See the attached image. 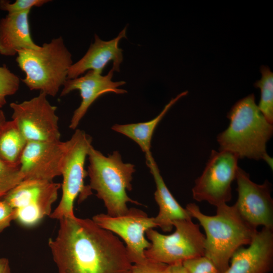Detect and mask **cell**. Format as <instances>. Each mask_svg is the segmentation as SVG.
Segmentation results:
<instances>
[{
    "label": "cell",
    "instance_id": "obj_1",
    "mask_svg": "<svg viewBox=\"0 0 273 273\" xmlns=\"http://www.w3.org/2000/svg\"><path fill=\"white\" fill-rule=\"evenodd\" d=\"M49 247L59 273H131L126 247L93 219L64 217Z\"/></svg>",
    "mask_w": 273,
    "mask_h": 273
},
{
    "label": "cell",
    "instance_id": "obj_2",
    "mask_svg": "<svg viewBox=\"0 0 273 273\" xmlns=\"http://www.w3.org/2000/svg\"><path fill=\"white\" fill-rule=\"evenodd\" d=\"M186 209L204 230V256L219 273L225 271L234 253L240 247L249 245L258 232L242 217L234 205L217 207L216 214L213 216L202 213L194 203L188 204Z\"/></svg>",
    "mask_w": 273,
    "mask_h": 273
},
{
    "label": "cell",
    "instance_id": "obj_3",
    "mask_svg": "<svg viewBox=\"0 0 273 273\" xmlns=\"http://www.w3.org/2000/svg\"><path fill=\"white\" fill-rule=\"evenodd\" d=\"M230 122L217 140L219 151L236 154L239 158L263 160L272 168L266 144L273 133L269 123L259 109L252 94L236 102L227 115Z\"/></svg>",
    "mask_w": 273,
    "mask_h": 273
},
{
    "label": "cell",
    "instance_id": "obj_4",
    "mask_svg": "<svg viewBox=\"0 0 273 273\" xmlns=\"http://www.w3.org/2000/svg\"><path fill=\"white\" fill-rule=\"evenodd\" d=\"M87 157L88 186L103 201L107 214L117 216L125 214L129 209L127 206L128 202L141 205L130 198L126 192L132 190L131 182L135 171L133 164L124 163L118 151L106 156L93 146Z\"/></svg>",
    "mask_w": 273,
    "mask_h": 273
},
{
    "label": "cell",
    "instance_id": "obj_5",
    "mask_svg": "<svg viewBox=\"0 0 273 273\" xmlns=\"http://www.w3.org/2000/svg\"><path fill=\"white\" fill-rule=\"evenodd\" d=\"M16 61L25 74L21 80L30 90L53 97L67 80L73 64L72 55L61 36L44 43L38 49L20 51Z\"/></svg>",
    "mask_w": 273,
    "mask_h": 273
},
{
    "label": "cell",
    "instance_id": "obj_6",
    "mask_svg": "<svg viewBox=\"0 0 273 273\" xmlns=\"http://www.w3.org/2000/svg\"><path fill=\"white\" fill-rule=\"evenodd\" d=\"M65 142L62 196L58 205L50 215V218L58 220L74 216L73 205L76 198L79 196L81 202L92 194L89 186L84 184L87 175L85 162L92 146V138L84 131L76 129L71 138Z\"/></svg>",
    "mask_w": 273,
    "mask_h": 273
},
{
    "label": "cell",
    "instance_id": "obj_7",
    "mask_svg": "<svg viewBox=\"0 0 273 273\" xmlns=\"http://www.w3.org/2000/svg\"><path fill=\"white\" fill-rule=\"evenodd\" d=\"M172 224L175 230L170 235L153 229L146 231L151 243L144 252L146 258L170 265L204 256L205 236L199 224L192 219L175 220Z\"/></svg>",
    "mask_w": 273,
    "mask_h": 273
},
{
    "label": "cell",
    "instance_id": "obj_8",
    "mask_svg": "<svg viewBox=\"0 0 273 273\" xmlns=\"http://www.w3.org/2000/svg\"><path fill=\"white\" fill-rule=\"evenodd\" d=\"M61 185L53 181L25 179L0 198L15 210V220L31 227L52 213Z\"/></svg>",
    "mask_w": 273,
    "mask_h": 273
},
{
    "label": "cell",
    "instance_id": "obj_9",
    "mask_svg": "<svg viewBox=\"0 0 273 273\" xmlns=\"http://www.w3.org/2000/svg\"><path fill=\"white\" fill-rule=\"evenodd\" d=\"M239 158L226 151L212 150L202 174L195 181L193 197L216 207L232 199V184L236 179Z\"/></svg>",
    "mask_w": 273,
    "mask_h": 273
},
{
    "label": "cell",
    "instance_id": "obj_10",
    "mask_svg": "<svg viewBox=\"0 0 273 273\" xmlns=\"http://www.w3.org/2000/svg\"><path fill=\"white\" fill-rule=\"evenodd\" d=\"M12 120L27 142L60 141L57 107L42 93L21 103H11Z\"/></svg>",
    "mask_w": 273,
    "mask_h": 273
},
{
    "label": "cell",
    "instance_id": "obj_11",
    "mask_svg": "<svg viewBox=\"0 0 273 273\" xmlns=\"http://www.w3.org/2000/svg\"><path fill=\"white\" fill-rule=\"evenodd\" d=\"M92 219L100 227L123 239L132 264L146 259L144 252L151 243L145 238V234L147 230L158 227L154 217H150L144 211L132 207L120 216H111L100 213L94 215Z\"/></svg>",
    "mask_w": 273,
    "mask_h": 273
},
{
    "label": "cell",
    "instance_id": "obj_12",
    "mask_svg": "<svg viewBox=\"0 0 273 273\" xmlns=\"http://www.w3.org/2000/svg\"><path fill=\"white\" fill-rule=\"evenodd\" d=\"M236 179L238 199L234 204L242 217L257 228L273 229V200L271 184L266 180L262 184L252 181L249 174L239 167Z\"/></svg>",
    "mask_w": 273,
    "mask_h": 273
},
{
    "label": "cell",
    "instance_id": "obj_13",
    "mask_svg": "<svg viewBox=\"0 0 273 273\" xmlns=\"http://www.w3.org/2000/svg\"><path fill=\"white\" fill-rule=\"evenodd\" d=\"M65 142H27L19 167L23 180L52 181L61 175Z\"/></svg>",
    "mask_w": 273,
    "mask_h": 273
},
{
    "label": "cell",
    "instance_id": "obj_14",
    "mask_svg": "<svg viewBox=\"0 0 273 273\" xmlns=\"http://www.w3.org/2000/svg\"><path fill=\"white\" fill-rule=\"evenodd\" d=\"M114 70L112 68L106 75L89 70L83 76L67 79L61 91V97L74 90H79L81 97L79 106L74 111L69 128L76 129L91 105L101 96L108 93L123 94L127 91L118 87L125 84L124 81H113Z\"/></svg>",
    "mask_w": 273,
    "mask_h": 273
},
{
    "label": "cell",
    "instance_id": "obj_15",
    "mask_svg": "<svg viewBox=\"0 0 273 273\" xmlns=\"http://www.w3.org/2000/svg\"><path fill=\"white\" fill-rule=\"evenodd\" d=\"M223 273H269L273 268V229L263 227L247 248L232 256Z\"/></svg>",
    "mask_w": 273,
    "mask_h": 273
},
{
    "label": "cell",
    "instance_id": "obj_16",
    "mask_svg": "<svg viewBox=\"0 0 273 273\" xmlns=\"http://www.w3.org/2000/svg\"><path fill=\"white\" fill-rule=\"evenodd\" d=\"M127 27H125L118 36L109 41L102 40L95 34V40L92 43L83 57L70 67L67 79L77 78L85 71L93 70L99 73L110 61L113 62L114 71H120V67L123 61L122 50L118 44L123 38H126Z\"/></svg>",
    "mask_w": 273,
    "mask_h": 273
},
{
    "label": "cell",
    "instance_id": "obj_17",
    "mask_svg": "<svg viewBox=\"0 0 273 273\" xmlns=\"http://www.w3.org/2000/svg\"><path fill=\"white\" fill-rule=\"evenodd\" d=\"M29 12L8 14L1 19V55L13 56L23 50L40 48V46L33 41L31 35L28 20Z\"/></svg>",
    "mask_w": 273,
    "mask_h": 273
},
{
    "label": "cell",
    "instance_id": "obj_18",
    "mask_svg": "<svg viewBox=\"0 0 273 273\" xmlns=\"http://www.w3.org/2000/svg\"><path fill=\"white\" fill-rule=\"evenodd\" d=\"M146 159L156 187L154 197L159 211L154 217L155 220L158 227L164 232H169L173 229V221L191 219L192 217L186 209L177 202L167 188L152 155L146 156Z\"/></svg>",
    "mask_w": 273,
    "mask_h": 273
},
{
    "label": "cell",
    "instance_id": "obj_19",
    "mask_svg": "<svg viewBox=\"0 0 273 273\" xmlns=\"http://www.w3.org/2000/svg\"><path fill=\"white\" fill-rule=\"evenodd\" d=\"M188 93V91L183 92L172 98L159 114L150 121L125 124H116L112 126V129L134 141L145 154V156L151 155V142L156 127L170 108Z\"/></svg>",
    "mask_w": 273,
    "mask_h": 273
},
{
    "label": "cell",
    "instance_id": "obj_20",
    "mask_svg": "<svg viewBox=\"0 0 273 273\" xmlns=\"http://www.w3.org/2000/svg\"><path fill=\"white\" fill-rule=\"evenodd\" d=\"M27 141L12 120L0 125V160L19 166L21 155Z\"/></svg>",
    "mask_w": 273,
    "mask_h": 273
},
{
    "label": "cell",
    "instance_id": "obj_21",
    "mask_svg": "<svg viewBox=\"0 0 273 273\" xmlns=\"http://www.w3.org/2000/svg\"><path fill=\"white\" fill-rule=\"evenodd\" d=\"M261 78L256 81L254 86L259 88L261 97L258 107L266 120L273 123V73L265 66L260 68Z\"/></svg>",
    "mask_w": 273,
    "mask_h": 273
},
{
    "label": "cell",
    "instance_id": "obj_22",
    "mask_svg": "<svg viewBox=\"0 0 273 273\" xmlns=\"http://www.w3.org/2000/svg\"><path fill=\"white\" fill-rule=\"evenodd\" d=\"M23 180L19 166L0 160V198Z\"/></svg>",
    "mask_w": 273,
    "mask_h": 273
},
{
    "label": "cell",
    "instance_id": "obj_23",
    "mask_svg": "<svg viewBox=\"0 0 273 273\" xmlns=\"http://www.w3.org/2000/svg\"><path fill=\"white\" fill-rule=\"evenodd\" d=\"M20 79L4 65L0 66V109L6 103V98L18 90Z\"/></svg>",
    "mask_w": 273,
    "mask_h": 273
},
{
    "label": "cell",
    "instance_id": "obj_24",
    "mask_svg": "<svg viewBox=\"0 0 273 273\" xmlns=\"http://www.w3.org/2000/svg\"><path fill=\"white\" fill-rule=\"evenodd\" d=\"M50 0H16L11 3L7 0L0 1V10L7 11L8 14L30 12L34 7H39L50 2Z\"/></svg>",
    "mask_w": 273,
    "mask_h": 273
},
{
    "label": "cell",
    "instance_id": "obj_25",
    "mask_svg": "<svg viewBox=\"0 0 273 273\" xmlns=\"http://www.w3.org/2000/svg\"><path fill=\"white\" fill-rule=\"evenodd\" d=\"M189 273H219L211 261L202 256L183 262Z\"/></svg>",
    "mask_w": 273,
    "mask_h": 273
},
{
    "label": "cell",
    "instance_id": "obj_26",
    "mask_svg": "<svg viewBox=\"0 0 273 273\" xmlns=\"http://www.w3.org/2000/svg\"><path fill=\"white\" fill-rule=\"evenodd\" d=\"M168 265L146 258L144 261L133 263L131 273H166Z\"/></svg>",
    "mask_w": 273,
    "mask_h": 273
},
{
    "label": "cell",
    "instance_id": "obj_27",
    "mask_svg": "<svg viewBox=\"0 0 273 273\" xmlns=\"http://www.w3.org/2000/svg\"><path fill=\"white\" fill-rule=\"evenodd\" d=\"M15 210L7 202L0 200V233L15 220Z\"/></svg>",
    "mask_w": 273,
    "mask_h": 273
},
{
    "label": "cell",
    "instance_id": "obj_28",
    "mask_svg": "<svg viewBox=\"0 0 273 273\" xmlns=\"http://www.w3.org/2000/svg\"><path fill=\"white\" fill-rule=\"evenodd\" d=\"M166 273H189L183 262H176L168 265Z\"/></svg>",
    "mask_w": 273,
    "mask_h": 273
},
{
    "label": "cell",
    "instance_id": "obj_29",
    "mask_svg": "<svg viewBox=\"0 0 273 273\" xmlns=\"http://www.w3.org/2000/svg\"><path fill=\"white\" fill-rule=\"evenodd\" d=\"M0 273H12L9 260L4 257H0Z\"/></svg>",
    "mask_w": 273,
    "mask_h": 273
},
{
    "label": "cell",
    "instance_id": "obj_30",
    "mask_svg": "<svg viewBox=\"0 0 273 273\" xmlns=\"http://www.w3.org/2000/svg\"><path fill=\"white\" fill-rule=\"evenodd\" d=\"M6 121V117L4 113L1 109H0V125Z\"/></svg>",
    "mask_w": 273,
    "mask_h": 273
}]
</instances>
